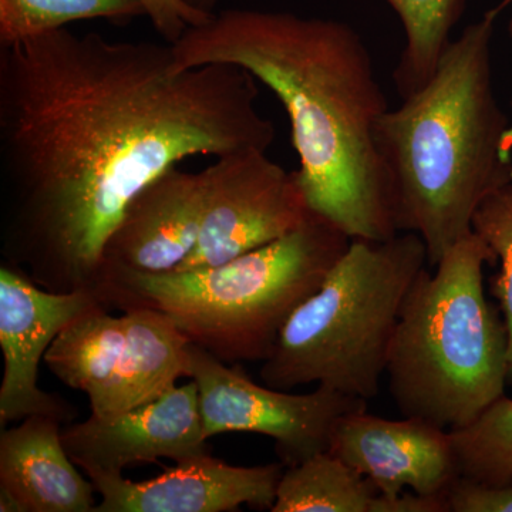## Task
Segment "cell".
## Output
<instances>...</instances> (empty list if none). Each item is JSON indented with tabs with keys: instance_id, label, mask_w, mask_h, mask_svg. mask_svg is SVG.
Returning <instances> with one entry per match:
<instances>
[{
	"instance_id": "6da1fadb",
	"label": "cell",
	"mask_w": 512,
	"mask_h": 512,
	"mask_svg": "<svg viewBox=\"0 0 512 512\" xmlns=\"http://www.w3.org/2000/svg\"><path fill=\"white\" fill-rule=\"evenodd\" d=\"M258 96L241 67L178 69L170 43L64 28L0 46L5 264L47 291L96 293L107 241L154 178L185 158L268 151Z\"/></svg>"
},
{
	"instance_id": "7a4b0ae2",
	"label": "cell",
	"mask_w": 512,
	"mask_h": 512,
	"mask_svg": "<svg viewBox=\"0 0 512 512\" xmlns=\"http://www.w3.org/2000/svg\"><path fill=\"white\" fill-rule=\"evenodd\" d=\"M178 69L231 64L275 94L291 121L309 207L352 239L399 234L375 140L389 110L365 40L340 20L228 9L175 42Z\"/></svg>"
},
{
	"instance_id": "3957f363",
	"label": "cell",
	"mask_w": 512,
	"mask_h": 512,
	"mask_svg": "<svg viewBox=\"0 0 512 512\" xmlns=\"http://www.w3.org/2000/svg\"><path fill=\"white\" fill-rule=\"evenodd\" d=\"M503 5L451 40L433 76L376 121L397 231L423 239L433 268L512 184V124L494 92L491 43Z\"/></svg>"
},
{
	"instance_id": "277c9868",
	"label": "cell",
	"mask_w": 512,
	"mask_h": 512,
	"mask_svg": "<svg viewBox=\"0 0 512 512\" xmlns=\"http://www.w3.org/2000/svg\"><path fill=\"white\" fill-rule=\"evenodd\" d=\"M350 242L313 214L291 234L221 265L163 274L106 269L96 293L107 308L164 313L192 345L229 365L265 362L292 313L318 291Z\"/></svg>"
},
{
	"instance_id": "5b68a950",
	"label": "cell",
	"mask_w": 512,
	"mask_h": 512,
	"mask_svg": "<svg viewBox=\"0 0 512 512\" xmlns=\"http://www.w3.org/2000/svg\"><path fill=\"white\" fill-rule=\"evenodd\" d=\"M487 264L494 252L473 231L410 289L386 370L404 417L461 429L504 396L507 328L485 298Z\"/></svg>"
},
{
	"instance_id": "8992f818",
	"label": "cell",
	"mask_w": 512,
	"mask_h": 512,
	"mask_svg": "<svg viewBox=\"0 0 512 512\" xmlns=\"http://www.w3.org/2000/svg\"><path fill=\"white\" fill-rule=\"evenodd\" d=\"M427 265L426 245L413 232L352 239L318 291L285 323L262 362V382L286 392L316 383L373 399L404 302Z\"/></svg>"
},
{
	"instance_id": "52a82bcc",
	"label": "cell",
	"mask_w": 512,
	"mask_h": 512,
	"mask_svg": "<svg viewBox=\"0 0 512 512\" xmlns=\"http://www.w3.org/2000/svg\"><path fill=\"white\" fill-rule=\"evenodd\" d=\"M188 377L197 384L207 440L225 433L262 434L275 441L285 467L328 451L340 417L367 410V400L328 387L292 394L262 386L241 363L229 365L192 343Z\"/></svg>"
},
{
	"instance_id": "ba28073f",
	"label": "cell",
	"mask_w": 512,
	"mask_h": 512,
	"mask_svg": "<svg viewBox=\"0 0 512 512\" xmlns=\"http://www.w3.org/2000/svg\"><path fill=\"white\" fill-rule=\"evenodd\" d=\"M204 171L200 235L175 271L224 264L291 234L315 214L296 170H285L266 151L217 157Z\"/></svg>"
},
{
	"instance_id": "9c48e42d",
	"label": "cell",
	"mask_w": 512,
	"mask_h": 512,
	"mask_svg": "<svg viewBox=\"0 0 512 512\" xmlns=\"http://www.w3.org/2000/svg\"><path fill=\"white\" fill-rule=\"evenodd\" d=\"M104 305L92 291L53 292L9 264L0 268V349L5 369L0 386V424L30 416L72 423L76 407L43 392L37 375L57 335L80 316ZM107 308V306H106Z\"/></svg>"
},
{
	"instance_id": "30bf717a",
	"label": "cell",
	"mask_w": 512,
	"mask_h": 512,
	"mask_svg": "<svg viewBox=\"0 0 512 512\" xmlns=\"http://www.w3.org/2000/svg\"><path fill=\"white\" fill-rule=\"evenodd\" d=\"M63 446L86 476L123 474L160 458L181 461L211 453L194 380L153 402L114 416H92L62 430Z\"/></svg>"
},
{
	"instance_id": "8fae6325",
	"label": "cell",
	"mask_w": 512,
	"mask_h": 512,
	"mask_svg": "<svg viewBox=\"0 0 512 512\" xmlns=\"http://www.w3.org/2000/svg\"><path fill=\"white\" fill-rule=\"evenodd\" d=\"M329 451L386 497L404 488L446 494L460 477L450 431L417 417L387 420L366 410L345 414L333 429Z\"/></svg>"
},
{
	"instance_id": "7c38bea8",
	"label": "cell",
	"mask_w": 512,
	"mask_h": 512,
	"mask_svg": "<svg viewBox=\"0 0 512 512\" xmlns=\"http://www.w3.org/2000/svg\"><path fill=\"white\" fill-rule=\"evenodd\" d=\"M284 464L238 467L211 453L181 461L147 481L123 474L89 476L101 501L94 512H232L274 507Z\"/></svg>"
},
{
	"instance_id": "4fadbf2b",
	"label": "cell",
	"mask_w": 512,
	"mask_h": 512,
	"mask_svg": "<svg viewBox=\"0 0 512 512\" xmlns=\"http://www.w3.org/2000/svg\"><path fill=\"white\" fill-rule=\"evenodd\" d=\"M205 171L168 168L143 188L123 212L104 249V269L147 274L175 271L200 235Z\"/></svg>"
},
{
	"instance_id": "5bb4252c",
	"label": "cell",
	"mask_w": 512,
	"mask_h": 512,
	"mask_svg": "<svg viewBox=\"0 0 512 512\" xmlns=\"http://www.w3.org/2000/svg\"><path fill=\"white\" fill-rule=\"evenodd\" d=\"M63 423L30 416L0 434V511L90 512L94 485L63 446Z\"/></svg>"
},
{
	"instance_id": "9a60e30c",
	"label": "cell",
	"mask_w": 512,
	"mask_h": 512,
	"mask_svg": "<svg viewBox=\"0 0 512 512\" xmlns=\"http://www.w3.org/2000/svg\"><path fill=\"white\" fill-rule=\"evenodd\" d=\"M123 356L106 393L92 407L99 417L114 416L153 402L190 373V339L164 313L128 309Z\"/></svg>"
},
{
	"instance_id": "2e32d148",
	"label": "cell",
	"mask_w": 512,
	"mask_h": 512,
	"mask_svg": "<svg viewBox=\"0 0 512 512\" xmlns=\"http://www.w3.org/2000/svg\"><path fill=\"white\" fill-rule=\"evenodd\" d=\"M126 340V315H110L101 306L64 328L43 362L60 382L87 394L94 407L116 375Z\"/></svg>"
},
{
	"instance_id": "e0dca14e",
	"label": "cell",
	"mask_w": 512,
	"mask_h": 512,
	"mask_svg": "<svg viewBox=\"0 0 512 512\" xmlns=\"http://www.w3.org/2000/svg\"><path fill=\"white\" fill-rule=\"evenodd\" d=\"M375 485L330 451L286 467L271 512H370Z\"/></svg>"
},
{
	"instance_id": "ac0fdd59",
	"label": "cell",
	"mask_w": 512,
	"mask_h": 512,
	"mask_svg": "<svg viewBox=\"0 0 512 512\" xmlns=\"http://www.w3.org/2000/svg\"><path fill=\"white\" fill-rule=\"evenodd\" d=\"M399 16L404 47L393 72L400 96L424 86L450 45L451 32L463 16L466 0H386Z\"/></svg>"
},
{
	"instance_id": "d6986e66",
	"label": "cell",
	"mask_w": 512,
	"mask_h": 512,
	"mask_svg": "<svg viewBox=\"0 0 512 512\" xmlns=\"http://www.w3.org/2000/svg\"><path fill=\"white\" fill-rule=\"evenodd\" d=\"M146 16L138 0H0V46L15 45L82 20L127 23Z\"/></svg>"
},
{
	"instance_id": "ffe728a7",
	"label": "cell",
	"mask_w": 512,
	"mask_h": 512,
	"mask_svg": "<svg viewBox=\"0 0 512 512\" xmlns=\"http://www.w3.org/2000/svg\"><path fill=\"white\" fill-rule=\"evenodd\" d=\"M450 436L461 477L481 484L512 483V399L500 397Z\"/></svg>"
},
{
	"instance_id": "44dd1931",
	"label": "cell",
	"mask_w": 512,
	"mask_h": 512,
	"mask_svg": "<svg viewBox=\"0 0 512 512\" xmlns=\"http://www.w3.org/2000/svg\"><path fill=\"white\" fill-rule=\"evenodd\" d=\"M473 231L491 248L500 265L493 295L500 303L507 328V384L512 386V184L495 191L481 204L474 215Z\"/></svg>"
},
{
	"instance_id": "7402d4cb",
	"label": "cell",
	"mask_w": 512,
	"mask_h": 512,
	"mask_svg": "<svg viewBox=\"0 0 512 512\" xmlns=\"http://www.w3.org/2000/svg\"><path fill=\"white\" fill-rule=\"evenodd\" d=\"M450 512H512V483L490 485L458 477L447 490Z\"/></svg>"
},
{
	"instance_id": "603a6c76",
	"label": "cell",
	"mask_w": 512,
	"mask_h": 512,
	"mask_svg": "<svg viewBox=\"0 0 512 512\" xmlns=\"http://www.w3.org/2000/svg\"><path fill=\"white\" fill-rule=\"evenodd\" d=\"M158 35L174 45L191 26L202 25L212 15L192 8L184 0H138Z\"/></svg>"
},
{
	"instance_id": "cb8c5ba5",
	"label": "cell",
	"mask_w": 512,
	"mask_h": 512,
	"mask_svg": "<svg viewBox=\"0 0 512 512\" xmlns=\"http://www.w3.org/2000/svg\"><path fill=\"white\" fill-rule=\"evenodd\" d=\"M370 512H450L446 494H419L416 491L386 497L377 494Z\"/></svg>"
},
{
	"instance_id": "d4e9b609",
	"label": "cell",
	"mask_w": 512,
	"mask_h": 512,
	"mask_svg": "<svg viewBox=\"0 0 512 512\" xmlns=\"http://www.w3.org/2000/svg\"><path fill=\"white\" fill-rule=\"evenodd\" d=\"M184 2L188 3L192 8L212 15V13H215V6H217V3L220 2V0H184Z\"/></svg>"
},
{
	"instance_id": "484cf974",
	"label": "cell",
	"mask_w": 512,
	"mask_h": 512,
	"mask_svg": "<svg viewBox=\"0 0 512 512\" xmlns=\"http://www.w3.org/2000/svg\"><path fill=\"white\" fill-rule=\"evenodd\" d=\"M507 30H508V37H510V43H511V47H512V15H511L510 20H508Z\"/></svg>"
},
{
	"instance_id": "4316f807",
	"label": "cell",
	"mask_w": 512,
	"mask_h": 512,
	"mask_svg": "<svg viewBox=\"0 0 512 512\" xmlns=\"http://www.w3.org/2000/svg\"><path fill=\"white\" fill-rule=\"evenodd\" d=\"M511 109H512V103H511Z\"/></svg>"
}]
</instances>
